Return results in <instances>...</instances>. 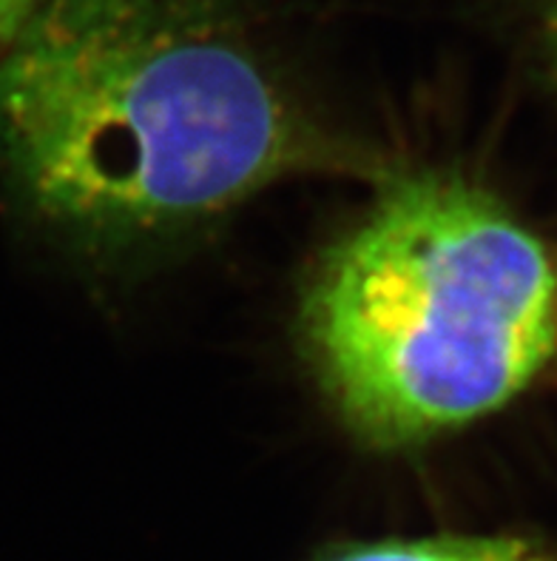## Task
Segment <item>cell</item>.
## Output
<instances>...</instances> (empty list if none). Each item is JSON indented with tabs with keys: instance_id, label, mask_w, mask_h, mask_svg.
Instances as JSON below:
<instances>
[{
	"instance_id": "obj_1",
	"label": "cell",
	"mask_w": 557,
	"mask_h": 561,
	"mask_svg": "<svg viewBox=\"0 0 557 561\" xmlns=\"http://www.w3.org/2000/svg\"><path fill=\"white\" fill-rule=\"evenodd\" d=\"M0 146L89 240L190 226L311 157L228 0H43L0 55Z\"/></svg>"
},
{
	"instance_id": "obj_3",
	"label": "cell",
	"mask_w": 557,
	"mask_h": 561,
	"mask_svg": "<svg viewBox=\"0 0 557 561\" xmlns=\"http://www.w3.org/2000/svg\"><path fill=\"white\" fill-rule=\"evenodd\" d=\"M322 561H557V553L521 536H438L356 545Z\"/></svg>"
},
{
	"instance_id": "obj_2",
	"label": "cell",
	"mask_w": 557,
	"mask_h": 561,
	"mask_svg": "<svg viewBox=\"0 0 557 561\" xmlns=\"http://www.w3.org/2000/svg\"><path fill=\"white\" fill-rule=\"evenodd\" d=\"M544 245L478 185H393L330 251L304 331L347 422L402 448L487 416L555 348Z\"/></svg>"
},
{
	"instance_id": "obj_4",
	"label": "cell",
	"mask_w": 557,
	"mask_h": 561,
	"mask_svg": "<svg viewBox=\"0 0 557 561\" xmlns=\"http://www.w3.org/2000/svg\"><path fill=\"white\" fill-rule=\"evenodd\" d=\"M535 28L549 75L557 83V0H535Z\"/></svg>"
},
{
	"instance_id": "obj_5",
	"label": "cell",
	"mask_w": 557,
	"mask_h": 561,
	"mask_svg": "<svg viewBox=\"0 0 557 561\" xmlns=\"http://www.w3.org/2000/svg\"><path fill=\"white\" fill-rule=\"evenodd\" d=\"M43 0H0V55L21 35L28 18L40 9Z\"/></svg>"
}]
</instances>
